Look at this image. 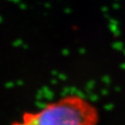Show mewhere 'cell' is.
Returning <instances> with one entry per match:
<instances>
[{
	"mask_svg": "<svg viewBox=\"0 0 125 125\" xmlns=\"http://www.w3.org/2000/svg\"><path fill=\"white\" fill-rule=\"evenodd\" d=\"M97 108L78 95L49 102L36 112H25L11 125H98Z\"/></svg>",
	"mask_w": 125,
	"mask_h": 125,
	"instance_id": "1",
	"label": "cell"
}]
</instances>
